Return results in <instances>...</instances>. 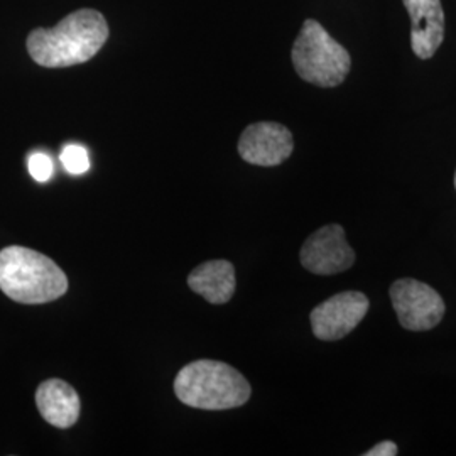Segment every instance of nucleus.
Segmentation results:
<instances>
[{"label":"nucleus","mask_w":456,"mask_h":456,"mask_svg":"<svg viewBox=\"0 0 456 456\" xmlns=\"http://www.w3.org/2000/svg\"><path fill=\"white\" fill-rule=\"evenodd\" d=\"M109 39L105 17L94 9H80L51 29H34L28 36V53L45 68H68L90 61Z\"/></svg>","instance_id":"nucleus-1"},{"label":"nucleus","mask_w":456,"mask_h":456,"mask_svg":"<svg viewBox=\"0 0 456 456\" xmlns=\"http://www.w3.org/2000/svg\"><path fill=\"white\" fill-rule=\"evenodd\" d=\"M0 289L20 305H45L68 291V277L48 256L11 245L0 250Z\"/></svg>","instance_id":"nucleus-2"},{"label":"nucleus","mask_w":456,"mask_h":456,"mask_svg":"<svg viewBox=\"0 0 456 456\" xmlns=\"http://www.w3.org/2000/svg\"><path fill=\"white\" fill-rule=\"evenodd\" d=\"M175 394L183 404L203 411L240 408L250 399V384L232 365L216 360H196L175 379Z\"/></svg>","instance_id":"nucleus-3"},{"label":"nucleus","mask_w":456,"mask_h":456,"mask_svg":"<svg viewBox=\"0 0 456 456\" xmlns=\"http://www.w3.org/2000/svg\"><path fill=\"white\" fill-rule=\"evenodd\" d=\"M291 58L297 75L322 88L342 85L352 65L348 51L313 19L305 20L294 41Z\"/></svg>","instance_id":"nucleus-4"},{"label":"nucleus","mask_w":456,"mask_h":456,"mask_svg":"<svg viewBox=\"0 0 456 456\" xmlns=\"http://www.w3.org/2000/svg\"><path fill=\"white\" fill-rule=\"evenodd\" d=\"M392 306L409 331H428L440 325L444 301L431 286L416 279H399L391 286Z\"/></svg>","instance_id":"nucleus-5"},{"label":"nucleus","mask_w":456,"mask_h":456,"mask_svg":"<svg viewBox=\"0 0 456 456\" xmlns=\"http://www.w3.org/2000/svg\"><path fill=\"white\" fill-rule=\"evenodd\" d=\"M369 297L359 291L335 294L311 311V328L316 338L335 342L352 333L369 311Z\"/></svg>","instance_id":"nucleus-6"},{"label":"nucleus","mask_w":456,"mask_h":456,"mask_svg":"<svg viewBox=\"0 0 456 456\" xmlns=\"http://www.w3.org/2000/svg\"><path fill=\"white\" fill-rule=\"evenodd\" d=\"M301 264L318 276H331L348 271L355 262V252L345 239L340 225H326L316 230L301 247Z\"/></svg>","instance_id":"nucleus-7"},{"label":"nucleus","mask_w":456,"mask_h":456,"mask_svg":"<svg viewBox=\"0 0 456 456\" xmlns=\"http://www.w3.org/2000/svg\"><path fill=\"white\" fill-rule=\"evenodd\" d=\"M293 134L277 122H257L248 126L239 141V154L247 163L273 167L293 154Z\"/></svg>","instance_id":"nucleus-8"},{"label":"nucleus","mask_w":456,"mask_h":456,"mask_svg":"<svg viewBox=\"0 0 456 456\" xmlns=\"http://www.w3.org/2000/svg\"><path fill=\"white\" fill-rule=\"evenodd\" d=\"M412 28L411 48L421 60H429L444 39V12L440 0H404Z\"/></svg>","instance_id":"nucleus-9"},{"label":"nucleus","mask_w":456,"mask_h":456,"mask_svg":"<svg viewBox=\"0 0 456 456\" xmlns=\"http://www.w3.org/2000/svg\"><path fill=\"white\" fill-rule=\"evenodd\" d=\"M36 404L46 423L68 429L80 418V397L68 382L61 379H48L36 391Z\"/></svg>","instance_id":"nucleus-10"},{"label":"nucleus","mask_w":456,"mask_h":456,"mask_svg":"<svg viewBox=\"0 0 456 456\" xmlns=\"http://www.w3.org/2000/svg\"><path fill=\"white\" fill-rule=\"evenodd\" d=\"M188 286L212 305H225L235 293V267L232 262L208 261L191 271Z\"/></svg>","instance_id":"nucleus-11"},{"label":"nucleus","mask_w":456,"mask_h":456,"mask_svg":"<svg viewBox=\"0 0 456 456\" xmlns=\"http://www.w3.org/2000/svg\"><path fill=\"white\" fill-rule=\"evenodd\" d=\"M61 163L68 173L83 175L90 167V158L85 147L69 144L61 151Z\"/></svg>","instance_id":"nucleus-12"},{"label":"nucleus","mask_w":456,"mask_h":456,"mask_svg":"<svg viewBox=\"0 0 456 456\" xmlns=\"http://www.w3.org/2000/svg\"><path fill=\"white\" fill-rule=\"evenodd\" d=\"M29 173L34 180L45 183L53 176V161L43 152H36L29 158Z\"/></svg>","instance_id":"nucleus-13"},{"label":"nucleus","mask_w":456,"mask_h":456,"mask_svg":"<svg viewBox=\"0 0 456 456\" xmlns=\"http://www.w3.org/2000/svg\"><path fill=\"white\" fill-rule=\"evenodd\" d=\"M397 455V444L394 441H382L369 450L365 456H394Z\"/></svg>","instance_id":"nucleus-14"},{"label":"nucleus","mask_w":456,"mask_h":456,"mask_svg":"<svg viewBox=\"0 0 456 456\" xmlns=\"http://www.w3.org/2000/svg\"><path fill=\"white\" fill-rule=\"evenodd\" d=\"M455 188H456V173H455Z\"/></svg>","instance_id":"nucleus-15"}]
</instances>
